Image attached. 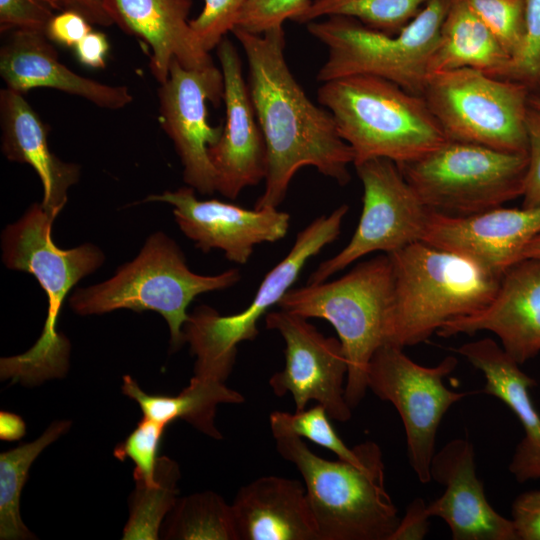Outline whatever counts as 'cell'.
I'll return each mask as SVG.
<instances>
[{
  "mask_svg": "<svg viewBox=\"0 0 540 540\" xmlns=\"http://www.w3.org/2000/svg\"><path fill=\"white\" fill-rule=\"evenodd\" d=\"M454 351L483 373L486 382L481 392L505 403L523 427L510 472L520 483L540 479V415L530 396L536 381L491 338L465 343Z\"/></svg>",
  "mask_w": 540,
  "mask_h": 540,
  "instance_id": "23",
  "label": "cell"
},
{
  "mask_svg": "<svg viewBox=\"0 0 540 540\" xmlns=\"http://www.w3.org/2000/svg\"><path fill=\"white\" fill-rule=\"evenodd\" d=\"M355 166L363 185V207L348 244L323 261L307 283H321L370 253L390 254L422 241L431 213L403 176L386 158H372Z\"/></svg>",
  "mask_w": 540,
  "mask_h": 540,
  "instance_id": "13",
  "label": "cell"
},
{
  "mask_svg": "<svg viewBox=\"0 0 540 540\" xmlns=\"http://www.w3.org/2000/svg\"><path fill=\"white\" fill-rule=\"evenodd\" d=\"M527 163V154L448 140L417 160L397 165L429 209L469 216L521 197Z\"/></svg>",
  "mask_w": 540,
  "mask_h": 540,
  "instance_id": "11",
  "label": "cell"
},
{
  "mask_svg": "<svg viewBox=\"0 0 540 540\" xmlns=\"http://www.w3.org/2000/svg\"><path fill=\"white\" fill-rule=\"evenodd\" d=\"M525 21V46L512 63L509 79L534 88L540 85V0H525Z\"/></svg>",
  "mask_w": 540,
  "mask_h": 540,
  "instance_id": "37",
  "label": "cell"
},
{
  "mask_svg": "<svg viewBox=\"0 0 540 540\" xmlns=\"http://www.w3.org/2000/svg\"><path fill=\"white\" fill-rule=\"evenodd\" d=\"M392 282L390 258L382 253L338 279L291 288L278 303L280 309L334 327L347 361L345 398L351 409L363 400L369 363L385 344Z\"/></svg>",
  "mask_w": 540,
  "mask_h": 540,
  "instance_id": "7",
  "label": "cell"
},
{
  "mask_svg": "<svg viewBox=\"0 0 540 540\" xmlns=\"http://www.w3.org/2000/svg\"><path fill=\"white\" fill-rule=\"evenodd\" d=\"M54 218L41 203L32 204L1 235L2 261L11 270L35 277L47 297V317L40 337L27 351L1 358V379L24 385L61 378L69 367L70 342L57 330L62 306L71 289L105 260L96 245L62 249L52 237Z\"/></svg>",
  "mask_w": 540,
  "mask_h": 540,
  "instance_id": "2",
  "label": "cell"
},
{
  "mask_svg": "<svg viewBox=\"0 0 540 540\" xmlns=\"http://www.w3.org/2000/svg\"><path fill=\"white\" fill-rule=\"evenodd\" d=\"M512 58L465 0H452L429 61L432 73L471 68L509 79Z\"/></svg>",
  "mask_w": 540,
  "mask_h": 540,
  "instance_id": "26",
  "label": "cell"
},
{
  "mask_svg": "<svg viewBox=\"0 0 540 540\" xmlns=\"http://www.w3.org/2000/svg\"><path fill=\"white\" fill-rule=\"evenodd\" d=\"M8 33L0 48V75L6 88L21 94L33 88H53L111 110L124 108L133 101L126 86L106 85L71 71L61 63L44 31Z\"/></svg>",
  "mask_w": 540,
  "mask_h": 540,
  "instance_id": "21",
  "label": "cell"
},
{
  "mask_svg": "<svg viewBox=\"0 0 540 540\" xmlns=\"http://www.w3.org/2000/svg\"><path fill=\"white\" fill-rule=\"evenodd\" d=\"M122 391L139 404L144 417L166 426L176 419H183L217 440L222 438L214 421L217 406L245 401L239 392L228 388L224 382L195 375L176 396L147 394L129 375L123 376Z\"/></svg>",
  "mask_w": 540,
  "mask_h": 540,
  "instance_id": "27",
  "label": "cell"
},
{
  "mask_svg": "<svg viewBox=\"0 0 540 540\" xmlns=\"http://www.w3.org/2000/svg\"><path fill=\"white\" fill-rule=\"evenodd\" d=\"M170 512L168 539L238 540L232 506L214 492L177 499Z\"/></svg>",
  "mask_w": 540,
  "mask_h": 540,
  "instance_id": "29",
  "label": "cell"
},
{
  "mask_svg": "<svg viewBox=\"0 0 540 540\" xmlns=\"http://www.w3.org/2000/svg\"><path fill=\"white\" fill-rule=\"evenodd\" d=\"M537 258L540 259V235L533 238L523 249L521 259Z\"/></svg>",
  "mask_w": 540,
  "mask_h": 540,
  "instance_id": "46",
  "label": "cell"
},
{
  "mask_svg": "<svg viewBox=\"0 0 540 540\" xmlns=\"http://www.w3.org/2000/svg\"><path fill=\"white\" fill-rule=\"evenodd\" d=\"M91 31V23L81 14L61 11L49 21L45 34L54 43L74 48Z\"/></svg>",
  "mask_w": 540,
  "mask_h": 540,
  "instance_id": "41",
  "label": "cell"
},
{
  "mask_svg": "<svg viewBox=\"0 0 540 540\" xmlns=\"http://www.w3.org/2000/svg\"><path fill=\"white\" fill-rule=\"evenodd\" d=\"M265 324L285 343L284 368L269 379L273 393H290L296 411L314 400L331 419L348 421L352 409L345 398L347 361L339 339L326 337L306 318L280 308L265 315Z\"/></svg>",
  "mask_w": 540,
  "mask_h": 540,
  "instance_id": "15",
  "label": "cell"
},
{
  "mask_svg": "<svg viewBox=\"0 0 540 540\" xmlns=\"http://www.w3.org/2000/svg\"><path fill=\"white\" fill-rule=\"evenodd\" d=\"M113 21L123 32L151 49L150 70L159 84L169 76L173 59L187 69L214 64L197 43L189 26L192 0H102Z\"/></svg>",
  "mask_w": 540,
  "mask_h": 540,
  "instance_id": "22",
  "label": "cell"
},
{
  "mask_svg": "<svg viewBox=\"0 0 540 540\" xmlns=\"http://www.w3.org/2000/svg\"><path fill=\"white\" fill-rule=\"evenodd\" d=\"M231 32L246 55L248 87L267 150L265 187L254 208H278L291 180L306 166L346 185L352 149L330 111L315 105L291 73L283 26L263 33L235 26Z\"/></svg>",
  "mask_w": 540,
  "mask_h": 540,
  "instance_id": "1",
  "label": "cell"
},
{
  "mask_svg": "<svg viewBox=\"0 0 540 540\" xmlns=\"http://www.w3.org/2000/svg\"><path fill=\"white\" fill-rule=\"evenodd\" d=\"M529 105L540 110V95L531 94L529 98Z\"/></svg>",
  "mask_w": 540,
  "mask_h": 540,
  "instance_id": "47",
  "label": "cell"
},
{
  "mask_svg": "<svg viewBox=\"0 0 540 540\" xmlns=\"http://www.w3.org/2000/svg\"><path fill=\"white\" fill-rule=\"evenodd\" d=\"M427 505L421 498H416L407 507L403 518L390 540L422 539L428 531Z\"/></svg>",
  "mask_w": 540,
  "mask_h": 540,
  "instance_id": "42",
  "label": "cell"
},
{
  "mask_svg": "<svg viewBox=\"0 0 540 540\" xmlns=\"http://www.w3.org/2000/svg\"><path fill=\"white\" fill-rule=\"evenodd\" d=\"M216 49L224 78L225 122L208 153L216 191L234 200L243 189L265 180L267 150L236 47L224 37Z\"/></svg>",
  "mask_w": 540,
  "mask_h": 540,
  "instance_id": "17",
  "label": "cell"
},
{
  "mask_svg": "<svg viewBox=\"0 0 540 540\" xmlns=\"http://www.w3.org/2000/svg\"><path fill=\"white\" fill-rule=\"evenodd\" d=\"M192 187L147 196L143 202H164L182 233L204 253L224 252L227 260L244 265L254 248L283 239L289 230L290 215L278 208L247 209L217 199L200 200Z\"/></svg>",
  "mask_w": 540,
  "mask_h": 540,
  "instance_id": "16",
  "label": "cell"
},
{
  "mask_svg": "<svg viewBox=\"0 0 540 540\" xmlns=\"http://www.w3.org/2000/svg\"><path fill=\"white\" fill-rule=\"evenodd\" d=\"M166 425L143 417L129 436L114 449V456L124 461L130 458L135 469V481L152 485L156 482L158 449Z\"/></svg>",
  "mask_w": 540,
  "mask_h": 540,
  "instance_id": "34",
  "label": "cell"
},
{
  "mask_svg": "<svg viewBox=\"0 0 540 540\" xmlns=\"http://www.w3.org/2000/svg\"><path fill=\"white\" fill-rule=\"evenodd\" d=\"M160 123L183 165V179L201 195L216 191L209 147L221 137L223 124L210 125L207 103L224 98V78L215 64L187 69L173 59L168 79L158 89Z\"/></svg>",
  "mask_w": 540,
  "mask_h": 540,
  "instance_id": "14",
  "label": "cell"
},
{
  "mask_svg": "<svg viewBox=\"0 0 540 540\" xmlns=\"http://www.w3.org/2000/svg\"><path fill=\"white\" fill-rule=\"evenodd\" d=\"M528 163L522 193L523 207L540 206V110L529 107L527 114Z\"/></svg>",
  "mask_w": 540,
  "mask_h": 540,
  "instance_id": "39",
  "label": "cell"
},
{
  "mask_svg": "<svg viewBox=\"0 0 540 540\" xmlns=\"http://www.w3.org/2000/svg\"><path fill=\"white\" fill-rule=\"evenodd\" d=\"M326 409L317 404L310 409L288 412L274 411L269 416L270 427H279L300 438H306L311 442L333 452L338 459L356 463L359 454L354 446L347 447L337 435L329 420Z\"/></svg>",
  "mask_w": 540,
  "mask_h": 540,
  "instance_id": "32",
  "label": "cell"
},
{
  "mask_svg": "<svg viewBox=\"0 0 540 540\" xmlns=\"http://www.w3.org/2000/svg\"><path fill=\"white\" fill-rule=\"evenodd\" d=\"M430 475L445 491L427 505V512L446 522L454 540H518L512 520L486 499L469 440H451L434 454Z\"/></svg>",
  "mask_w": 540,
  "mask_h": 540,
  "instance_id": "20",
  "label": "cell"
},
{
  "mask_svg": "<svg viewBox=\"0 0 540 540\" xmlns=\"http://www.w3.org/2000/svg\"><path fill=\"white\" fill-rule=\"evenodd\" d=\"M479 331L494 333L518 364L540 352V259L524 258L505 270L492 300L480 311L446 322L447 338Z\"/></svg>",
  "mask_w": 540,
  "mask_h": 540,
  "instance_id": "19",
  "label": "cell"
},
{
  "mask_svg": "<svg viewBox=\"0 0 540 540\" xmlns=\"http://www.w3.org/2000/svg\"><path fill=\"white\" fill-rule=\"evenodd\" d=\"M71 422H53L32 442L0 454V538L2 540L35 539L20 515V496L29 469L38 455L65 434Z\"/></svg>",
  "mask_w": 540,
  "mask_h": 540,
  "instance_id": "28",
  "label": "cell"
},
{
  "mask_svg": "<svg viewBox=\"0 0 540 540\" xmlns=\"http://www.w3.org/2000/svg\"><path fill=\"white\" fill-rule=\"evenodd\" d=\"M452 0H429L397 34H387L345 16L307 23L308 32L328 49L316 79L326 82L373 75L422 96L429 61Z\"/></svg>",
  "mask_w": 540,
  "mask_h": 540,
  "instance_id": "8",
  "label": "cell"
},
{
  "mask_svg": "<svg viewBox=\"0 0 540 540\" xmlns=\"http://www.w3.org/2000/svg\"><path fill=\"white\" fill-rule=\"evenodd\" d=\"M311 0H249L242 9L236 26L251 33H263L296 19L308 8Z\"/></svg>",
  "mask_w": 540,
  "mask_h": 540,
  "instance_id": "36",
  "label": "cell"
},
{
  "mask_svg": "<svg viewBox=\"0 0 540 540\" xmlns=\"http://www.w3.org/2000/svg\"><path fill=\"white\" fill-rule=\"evenodd\" d=\"M52 2L56 10L77 12L91 24L100 26L113 24L102 0H52Z\"/></svg>",
  "mask_w": 540,
  "mask_h": 540,
  "instance_id": "44",
  "label": "cell"
},
{
  "mask_svg": "<svg viewBox=\"0 0 540 540\" xmlns=\"http://www.w3.org/2000/svg\"><path fill=\"white\" fill-rule=\"evenodd\" d=\"M530 89L461 68L430 74L422 97L448 140L527 154Z\"/></svg>",
  "mask_w": 540,
  "mask_h": 540,
  "instance_id": "10",
  "label": "cell"
},
{
  "mask_svg": "<svg viewBox=\"0 0 540 540\" xmlns=\"http://www.w3.org/2000/svg\"><path fill=\"white\" fill-rule=\"evenodd\" d=\"M52 0H0V31H44L55 15Z\"/></svg>",
  "mask_w": 540,
  "mask_h": 540,
  "instance_id": "38",
  "label": "cell"
},
{
  "mask_svg": "<svg viewBox=\"0 0 540 540\" xmlns=\"http://www.w3.org/2000/svg\"><path fill=\"white\" fill-rule=\"evenodd\" d=\"M465 1L512 58L513 63L525 46V0Z\"/></svg>",
  "mask_w": 540,
  "mask_h": 540,
  "instance_id": "33",
  "label": "cell"
},
{
  "mask_svg": "<svg viewBox=\"0 0 540 540\" xmlns=\"http://www.w3.org/2000/svg\"><path fill=\"white\" fill-rule=\"evenodd\" d=\"M511 514L517 539L540 540V490L518 495L512 503Z\"/></svg>",
  "mask_w": 540,
  "mask_h": 540,
  "instance_id": "40",
  "label": "cell"
},
{
  "mask_svg": "<svg viewBox=\"0 0 540 540\" xmlns=\"http://www.w3.org/2000/svg\"><path fill=\"white\" fill-rule=\"evenodd\" d=\"M388 256L393 282L385 344L402 349L483 309L501 278L473 259L422 241Z\"/></svg>",
  "mask_w": 540,
  "mask_h": 540,
  "instance_id": "3",
  "label": "cell"
},
{
  "mask_svg": "<svg viewBox=\"0 0 540 540\" xmlns=\"http://www.w3.org/2000/svg\"><path fill=\"white\" fill-rule=\"evenodd\" d=\"M278 453L304 479L319 540H390L400 518L385 488L382 451L373 441L356 445L359 461H329L299 436L270 427Z\"/></svg>",
  "mask_w": 540,
  "mask_h": 540,
  "instance_id": "4",
  "label": "cell"
},
{
  "mask_svg": "<svg viewBox=\"0 0 540 540\" xmlns=\"http://www.w3.org/2000/svg\"><path fill=\"white\" fill-rule=\"evenodd\" d=\"M540 235V206H503L469 216L431 210L422 242L473 259L502 276Z\"/></svg>",
  "mask_w": 540,
  "mask_h": 540,
  "instance_id": "18",
  "label": "cell"
},
{
  "mask_svg": "<svg viewBox=\"0 0 540 540\" xmlns=\"http://www.w3.org/2000/svg\"><path fill=\"white\" fill-rule=\"evenodd\" d=\"M231 506L238 540H319L297 480L260 477L241 487Z\"/></svg>",
  "mask_w": 540,
  "mask_h": 540,
  "instance_id": "25",
  "label": "cell"
},
{
  "mask_svg": "<svg viewBox=\"0 0 540 540\" xmlns=\"http://www.w3.org/2000/svg\"><path fill=\"white\" fill-rule=\"evenodd\" d=\"M429 0H311L296 19L308 23L322 17H351L387 34L400 32Z\"/></svg>",
  "mask_w": 540,
  "mask_h": 540,
  "instance_id": "31",
  "label": "cell"
},
{
  "mask_svg": "<svg viewBox=\"0 0 540 540\" xmlns=\"http://www.w3.org/2000/svg\"><path fill=\"white\" fill-rule=\"evenodd\" d=\"M1 150L13 162L30 165L43 186L42 206L54 219L80 177V166L57 157L48 144V129L23 94L0 91Z\"/></svg>",
  "mask_w": 540,
  "mask_h": 540,
  "instance_id": "24",
  "label": "cell"
},
{
  "mask_svg": "<svg viewBox=\"0 0 540 540\" xmlns=\"http://www.w3.org/2000/svg\"><path fill=\"white\" fill-rule=\"evenodd\" d=\"M249 0H204L201 13L189 26L199 46L206 52L217 48L228 32L236 26L238 17Z\"/></svg>",
  "mask_w": 540,
  "mask_h": 540,
  "instance_id": "35",
  "label": "cell"
},
{
  "mask_svg": "<svg viewBox=\"0 0 540 540\" xmlns=\"http://www.w3.org/2000/svg\"><path fill=\"white\" fill-rule=\"evenodd\" d=\"M155 476L156 482L152 485L135 481L136 489L123 539H158L161 522L177 501L179 466L166 456L159 457Z\"/></svg>",
  "mask_w": 540,
  "mask_h": 540,
  "instance_id": "30",
  "label": "cell"
},
{
  "mask_svg": "<svg viewBox=\"0 0 540 540\" xmlns=\"http://www.w3.org/2000/svg\"><path fill=\"white\" fill-rule=\"evenodd\" d=\"M241 279L231 268L216 275H201L187 265L179 245L162 231L151 234L138 255L115 274L95 285L77 288L69 297L79 315L109 313L119 309L154 311L167 322L173 350L184 343L187 308L199 295L228 289Z\"/></svg>",
  "mask_w": 540,
  "mask_h": 540,
  "instance_id": "6",
  "label": "cell"
},
{
  "mask_svg": "<svg viewBox=\"0 0 540 540\" xmlns=\"http://www.w3.org/2000/svg\"><path fill=\"white\" fill-rule=\"evenodd\" d=\"M109 51V42L102 32H89L75 47L78 61L91 68H104Z\"/></svg>",
  "mask_w": 540,
  "mask_h": 540,
  "instance_id": "43",
  "label": "cell"
},
{
  "mask_svg": "<svg viewBox=\"0 0 540 540\" xmlns=\"http://www.w3.org/2000/svg\"><path fill=\"white\" fill-rule=\"evenodd\" d=\"M318 102L351 147L353 165L372 158L417 160L448 141L425 99L373 75L323 82Z\"/></svg>",
  "mask_w": 540,
  "mask_h": 540,
  "instance_id": "5",
  "label": "cell"
},
{
  "mask_svg": "<svg viewBox=\"0 0 540 540\" xmlns=\"http://www.w3.org/2000/svg\"><path fill=\"white\" fill-rule=\"evenodd\" d=\"M26 431L23 419L8 411L0 412V438L5 441L21 439Z\"/></svg>",
  "mask_w": 540,
  "mask_h": 540,
  "instance_id": "45",
  "label": "cell"
},
{
  "mask_svg": "<svg viewBox=\"0 0 540 540\" xmlns=\"http://www.w3.org/2000/svg\"><path fill=\"white\" fill-rule=\"evenodd\" d=\"M348 210V205H340L299 231L290 251L267 272L243 310L220 315L214 308L200 305L189 313L183 333L191 354L196 357L195 376L225 382L235 364L238 345L257 337L259 319L278 305L306 263L338 238Z\"/></svg>",
  "mask_w": 540,
  "mask_h": 540,
  "instance_id": "9",
  "label": "cell"
},
{
  "mask_svg": "<svg viewBox=\"0 0 540 540\" xmlns=\"http://www.w3.org/2000/svg\"><path fill=\"white\" fill-rule=\"evenodd\" d=\"M457 363L456 357L447 356L436 366H422L402 348L386 344L376 350L369 363L368 389L398 411L405 429L409 462L421 483L431 481L430 466L442 418L453 404L469 394L444 385V378Z\"/></svg>",
  "mask_w": 540,
  "mask_h": 540,
  "instance_id": "12",
  "label": "cell"
}]
</instances>
